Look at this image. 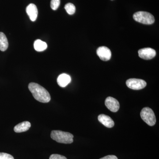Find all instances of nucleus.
I'll list each match as a JSON object with an SVG mask.
<instances>
[{
    "label": "nucleus",
    "mask_w": 159,
    "mask_h": 159,
    "mask_svg": "<svg viewBox=\"0 0 159 159\" xmlns=\"http://www.w3.org/2000/svg\"><path fill=\"white\" fill-rule=\"evenodd\" d=\"M9 47V43L6 35L4 33L0 32V50L5 51Z\"/></svg>",
    "instance_id": "obj_13"
},
{
    "label": "nucleus",
    "mask_w": 159,
    "mask_h": 159,
    "mask_svg": "<svg viewBox=\"0 0 159 159\" xmlns=\"http://www.w3.org/2000/svg\"><path fill=\"white\" fill-rule=\"evenodd\" d=\"M139 57L145 60L152 59L156 55L155 50L151 48H145L139 51Z\"/></svg>",
    "instance_id": "obj_6"
},
{
    "label": "nucleus",
    "mask_w": 159,
    "mask_h": 159,
    "mask_svg": "<svg viewBox=\"0 0 159 159\" xmlns=\"http://www.w3.org/2000/svg\"><path fill=\"white\" fill-rule=\"evenodd\" d=\"M26 10L27 14L32 21H34L37 19L38 11L37 7L34 4H29L26 8Z\"/></svg>",
    "instance_id": "obj_9"
},
{
    "label": "nucleus",
    "mask_w": 159,
    "mask_h": 159,
    "mask_svg": "<svg viewBox=\"0 0 159 159\" xmlns=\"http://www.w3.org/2000/svg\"><path fill=\"white\" fill-rule=\"evenodd\" d=\"M49 159H67L65 157L59 154H54L51 155L50 156Z\"/></svg>",
    "instance_id": "obj_18"
},
{
    "label": "nucleus",
    "mask_w": 159,
    "mask_h": 159,
    "mask_svg": "<svg viewBox=\"0 0 159 159\" xmlns=\"http://www.w3.org/2000/svg\"><path fill=\"white\" fill-rule=\"evenodd\" d=\"M34 48L35 51L38 52H41L45 51L48 48V45L40 39L36 40L34 44Z\"/></svg>",
    "instance_id": "obj_14"
},
{
    "label": "nucleus",
    "mask_w": 159,
    "mask_h": 159,
    "mask_svg": "<svg viewBox=\"0 0 159 159\" xmlns=\"http://www.w3.org/2000/svg\"><path fill=\"white\" fill-rule=\"evenodd\" d=\"M141 118L142 120L150 126L155 125L156 122V118L153 111L148 107H144L141 112Z\"/></svg>",
    "instance_id": "obj_4"
},
{
    "label": "nucleus",
    "mask_w": 159,
    "mask_h": 159,
    "mask_svg": "<svg viewBox=\"0 0 159 159\" xmlns=\"http://www.w3.org/2000/svg\"><path fill=\"white\" fill-rule=\"evenodd\" d=\"M29 89L34 99L40 102L46 103L51 100V95L47 90L35 83H30Z\"/></svg>",
    "instance_id": "obj_1"
},
{
    "label": "nucleus",
    "mask_w": 159,
    "mask_h": 159,
    "mask_svg": "<svg viewBox=\"0 0 159 159\" xmlns=\"http://www.w3.org/2000/svg\"><path fill=\"white\" fill-rule=\"evenodd\" d=\"M31 126V124L30 122L25 121L16 125L14 128V130L16 133L24 132L29 130Z\"/></svg>",
    "instance_id": "obj_12"
},
{
    "label": "nucleus",
    "mask_w": 159,
    "mask_h": 159,
    "mask_svg": "<svg viewBox=\"0 0 159 159\" xmlns=\"http://www.w3.org/2000/svg\"><path fill=\"white\" fill-rule=\"evenodd\" d=\"M99 159H118L116 156L115 155H108L101 158Z\"/></svg>",
    "instance_id": "obj_19"
},
{
    "label": "nucleus",
    "mask_w": 159,
    "mask_h": 159,
    "mask_svg": "<svg viewBox=\"0 0 159 159\" xmlns=\"http://www.w3.org/2000/svg\"><path fill=\"white\" fill-rule=\"evenodd\" d=\"M111 1H113V0H111Z\"/></svg>",
    "instance_id": "obj_20"
},
{
    "label": "nucleus",
    "mask_w": 159,
    "mask_h": 159,
    "mask_svg": "<svg viewBox=\"0 0 159 159\" xmlns=\"http://www.w3.org/2000/svg\"><path fill=\"white\" fill-rule=\"evenodd\" d=\"M97 53L99 58L103 61H107L111 59V52L108 48L104 46L99 47L97 49Z\"/></svg>",
    "instance_id": "obj_8"
},
{
    "label": "nucleus",
    "mask_w": 159,
    "mask_h": 159,
    "mask_svg": "<svg viewBox=\"0 0 159 159\" xmlns=\"http://www.w3.org/2000/svg\"><path fill=\"white\" fill-rule=\"evenodd\" d=\"M60 5V0H51V7L54 10H57Z\"/></svg>",
    "instance_id": "obj_16"
},
{
    "label": "nucleus",
    "mask_w": 159,
    "mask_h": 159,
    "mask_svg": "<svg viewBox=\"0 0 159 159\" xmlns=\"http://www.w3.org/2000/svg\"><path fill=\"white\" fill-rule=\"evenodd\" d=\"M65 9L69 15L74 14L76 11V7L74 4L71 3L66 4L65 6Z\"/></svg>",
    "instance_id": "obj_15"
},
{
    "label": "nucleus",
    "mask_w": 159,
    "mask_h": 159,
    "mask_svg": "<svg viewBox=\"0 0 159 159\" xmlns=\"http://www.w3.org/2000/svg\"><path fill=\"white\" fill-rule=\"evenodd\" d=\"M98 119L99 122H101L102 124L107 128H112L115 125V122L110 117L104 114H101L99 115L98 116Z\"/></svg>",
    "instance_id": "obj_10"
},
{
    "label": "nucleus",
    "mask_w": 159,
    "mask_h": 159,
    "mask_svg": "<svg viewBox=\"0 0 159 159\" xmlns=\"http://www.w3.org/2000/svg\"><path fill=\"white\" fill-rule=\"evenodd\" d=\"M51 137V139L58 143L71 144L74 142V135L72 134L62 131H52Z\"/></svg>",
    "instance_id": "obj_2"
},
{
    "label": "nucleus",
    "mask_w": 159,
    "mask_h": 159,
    "mask_svg": "<svg viewBox=\"0 0 159 159\" xmlns=\"http://www.w3.org/2000/svg\"><path fill=\"white\" fill-rule=\"evenodd\" d=\"M126 84L129 88L133 90H140L144 89L147 85L145 80L136 78H131L126 81Z\"/></svg>",
    "instance_id": "obj_5"
},
{
    "label": "nucleus",
    "mask_w": 159,
    "mask_h": 159,
    "mask_svg": "<svg viewBox=\"0 0 159 159\" xmlns=\"http://www.w3.org/2000/svg\"><path fill=\"white\" fill-rule=\"evenodd\" d=\"M133 18L137 22L145 25H152L155 22L153 16L146 11H139L135 12L134 14Z\"/></svg>",
    "instance_id": "obj_3"
},
{
    "label": "nucleus",
    "mask_w": 159,
    "mask_h": 159,
    "mask_svg": "<svg viewBox=\"0 0 159 159\" xmlns=\"http://www.w3.org/2000/svg\"><path fill=\"white\" fill-rule=\"evenodd\" d=\"M71 79L70 75L66 74L60 75L57 77V83L61 87L64 88L71 82Z\"/></svg>",
    "instance_id": "obj_11"
},
{
    "label": "nucleus",
    "mask_w": 159,
    "mask_h": 159,
    "mask_svg": "<svg viewBox=\"0 0 159 159\" xmlns=\"http://www.w3.org/2000/svg\"><path fill=\"white\" fill-rule=\"evenodd\" d=\"M0 159H14V157L9 154L0 152Z\"/></svg>",
    "instance_id": "obj_17"
},
{
    "label": "nucleus",
    "mask_w": 159,
    "mask_h": 159,
    "mask_svg": "<svg viewBox=\"0 0 159 159\" xmlns=\"http://www.w3.org/2000/svg\"><path fill=\"white\" fill-rule=\"evenodd\" d=\"M106 106L111 111L116 112L120 108V104L116 99L112 97H108L105 101Z\"/></svg>",
    "instance_id": "obj_7"
}]
</instances>
